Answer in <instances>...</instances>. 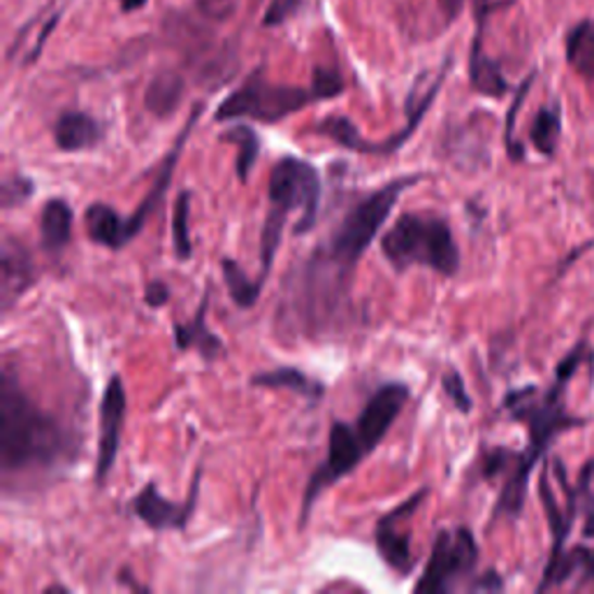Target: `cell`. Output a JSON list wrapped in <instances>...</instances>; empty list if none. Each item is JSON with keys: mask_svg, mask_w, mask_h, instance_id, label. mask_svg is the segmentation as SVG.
I'll return each mask as SVG.
<instances>
[{"mask_svg": "<svg viewBox=\"0 0 594 594\" xmlns=\"http://www.w3.org/2000/svg\"><path fill=\"white\" fill-rule=\"evenodd\" d=\"M420 179L422 175H404L365 195L312 251V256L304 261L298 277L291 281V295H288V307L295 314V324L307 332L334 330L337 318H342L339 314L349 309L355 267L379 237L402 193Z\"/></svg>", "mask_w": 594, "mask_h": 594, "instance_id": "1", "label": "cell"}, {"mask_svg": "<svg viewBox=\"0 0 594 594\" xmlns=\"http://www.w3.org/2000/svg\"><path fill=\"white\" fill-rule=\"evenodd\" d=\"M71 451L61 422L42 412L16 379L5 371L0 381V467L10 473L54 469Z\"/></svg>", "mask_w": 594, "mask_h": 594, "instance_id": "2", "label": "cell"}, {"mask_svg": "<svg viewBox=\"0 0 594 594\" xmlns=\"http://www.w3.org/2000/svg\"><path fill=\"white\" fill-rule=\"evenodd\" d=\"M381 253L397 271L428 267L437 275L455 277L460 249L446 218L428 212H406L381 235Z\"/></svg>", "mask_w": 594, "mask_h": 594, "instance_id": "3", "label": "cell"}, {"mask_svg": "<svg viewBox=\"0 0 594 594\" xmlns=\"http://www.w3.org/2000/svg\"><path fill=\"white\" fill-rule=\"evenodd\" d=\"M559 390L553 388V393L546 397H534V388L522 390V393H514L506 397V409L511 412L516 420L528 422L530 428V448L528 453L518 455V465L508 477L502 497L497 504V516L516 518L522 511L525 495H528V479L530 471L536 465L541 453L546 451L551 439L573 426V420L563 412V406L557 402Z\"/></svg>", "mask_w": 594, "mask_h": 594, "instance_id": "4", "label": "cell"}, {"mask_svg": "<svg viewBox=\"0 0 594 594\" xmlns=\"http://www.w3.org/2000/svg\"><path fill=\"white\" fill-rule=\"evenodd\" d=\"M314 89L286 87L271 84L261 73H253L240 89L232 91L216 110V122H232V118H253L261 124H279L307 105L316 103Z\"/></svg>", "mask_w": 594, "mask_h": 594, "instance_id": "5", "label": "cell"}, {"mask_svg": "<svg viewBox=\"0 0 594 594\" xmlns=\"http://www.w3.org/2000/svg\"><path fill=\"white\" fill-rule=\"evenodd\" d=\"M269 212L281 220H288L293 212H300L295 235L314 230L320 207V177L318 169L295 156H283L271 167L267 184Z\"/></svg>", "mask_w": 594, "mask_h": 594, "instance_id": "6", "label": "cell"}, {"mask_svg": "<svg viewBox=\"0 0 594 594\" xmlns=\"http://www.w3.org/2000/svg\"><path fill=\"white\" fill-rule=\"evenodd\" d=\"M369 453L375 451L369 448L358 426H351L346 420H332L326 460L320 463V467L309 477L307 488H304V497L300 506V530L307 528L312 508L316 506L318 497L324 495L328 488L337 485L339 481L346 479L349 473L358 469Z\"/></svg>", "mask_w": 594, "mask_h": 594, "instance_id": "7", "label": "cell"}, {"mask_svg": "<svg viewBox=\"0 0 594 594\" xmlns=\"http://www.w3.org/2000/svg\"><path fill=\"white\" fill-rule=\"evenodd\" d=\"M479 563V546L469 528L441 530L432 546L428 567L422 571L414 592L441 594L457 587Z\"/></svg>", "mask_w": 594, "mask_h": 594, "instance_id": "8", "label": "cell"}, {"mask_svg": "<svg viewBox=\"0 0 594 594\" xmlns=\"http://www.w3.org/2000/svg\"><path fill=\"white\" fill-rule=\"evenodd\" d=\"M444 75H446V67L439 73V77L432 81V87L426 91V96H422L418 103L416 98L412 96L409 105H406V112H409V122H406V126L402 130H397L393 138H388L383 142H369L365 140L361 130L355 128V124L351 122V118L346 116H326L320 118V122L314 126V132L316 135H324V138L332 140L334 144L344 147L349 151H355V154H371V156H390V154H397V151L406 144V140L412 138V135L416 132L418 124L422 122V116L428 114V110L432 108L434 98L441 89V81H444Z\"/></svg>", "mask_w": 594, "mask_h": 594, "instance_id": "9", "label": "cell"}, {"mask_svg": "<svg viewBox=\"0 0 594 594\" xmlns=\"http://www.w3.org/2000/svg\"><path fill=\"white\" fill-rule=\"evenodd\" d=\"M428 495L430 488H420L409 500H404L400 506H395L393 511L383 514L375 528V543L379 555L383 557V563L400 576H409L418 565V557L412 548V532L402 530L400 525L406 518L416 516V511L422 506V502L428 500Z\"/></svg>", "mask_w": 594, "mask_h": 594, "instance_id": "10", "label": "cell"}, {"mask_svg": "<svg viewBox=\"0 0 594 594\" xmlns=\"http://www.w3.org/2000/svg\"><path fill=\"white\" fill-rule=\"evenodd\" d=\"M126 412H128L126 388L122 377L114 375L105 386L103 400H100V414H98L100 430H98V453H96V471H93L98 485H105L108 477L116 465Z\"/></svg>", "mask_w": 594, "mask_h": 594, "instance_id": "11", "label": "cell"}, {"mask_svg": "<svg viewBox=\"0 0 594 594\" xmlns=\"http://www.w3.org/2000/svg\"><path fill=\"white\" fill-rule=\"evenodd\" d=\"M200 477H202V469L195 471L189 500H184V502L165 500L159 492L156 483L149 481L138 492V495L130 500L132 514L138 516L147 525V528L154 530V532H181V530H186V528H189V522H191V518L195 514V506H198Z\"/></svg>", "mask_w": 594, "mask_h": 594, "instance_id": "12", "label": "cell"}, {"mask_svg": "<svg viewBox=\"0 0 594 594\" xmlns=\"http://www.w3.org/2000/svg\"><path fill=\"white\" fill-rule=\"evenodd\" d=\"M202 114V105L198 103L189 116V122H186V126L181 128V132L177 135V140L173 144V149H169V154L165 156L161 169H159V175L154 179V184H151V189L149 193L142 198V202L138 207H135V212L130 216L124 218V228H126V240L128 244L135 240V237H138L144 226L149 224V218L156 214V210L163 205V200H165V193L169 189V184H173V177H175V169H177V163L181 159V151L186 147V142H189L191 138V132L198 124V118Z\"/></svg>", "mask_w": 594, "mask_h": 594, "instance_id": "13", "label": "cell"}, {"mask_svg": "<svg viewBox=\"0 0 594 594\" xmlns=\"http://www.w3.org/2000/svg\"><path fill=\"white\" fill-rule=\"evenodd\" d=\"M412 390L406 383L400 381H390L383 383L375 395H371L365 404V409L361 412L355 426H358L361 434L369 444L371 451H377V446L386 439L390 428L395 426V420L400 418L404 404L409 402Z\"/></svg>", "mask_w": 594, "mask_h": 594, "instance_id": "14", "label": "cell"}, {"mask_svg": "<svg viewBox=\"0 0 594 594\" xmlns=\"http://www.w3.org/2000/svg\"><path fill=\"white\" fill-rule=\"evenodd\" d=\"M36 281L38 271L30 253L12 237H5L3 253H0V302H3V312H10L12 304Z\"/></svg>", "mask_w": 594, "mask_h": 594, "instance_id": "15", "label": "cell"}, {"mask_svg": "<svg viewBox=\"0 0 594 594\" xmlns=\"http://www.w3.org/2000/svg\"><path fill=\"white\" fill-rule=\"evenodd\" d=\"M207 312H210V291L202 295L195 316L191 320H186V324H175L173 332H175V346L179 351H198L202 361L212 363L226 353V344L214 334V330H210Z\"/></svg>", "mask_w": 594, "mask_h": 594, "instance_id": "16", "label": "cell"}, {"mask_svg": "<svg viewBox=\"0 0 594 594\" xmlns=\"http://www.w3.org/2000/svg\"><path fill=\"white\" fill-rule=\"evenodd\" d=\"M103 126L87 112H63L54 126V142L65 154L89 151L103 142Z\"/></svg>", "mask_w": 594, "mask_h": 594, "instance_id": "17", "label": "cell"}, {"mask_svg": "<svg viewBox=\"0 0 594 594\" xmlns=\"http://www.w3.org/2000/svg\"><path fill=\"white\" fill-rule=\"evenodd\" d=\"M75 214L63 198L47 200L40 210V244L47 253H61L73 240Z\"/></svg>", "mask_w": 594, "mask_h": 594, "instance_id": "18", "label": "cell"}, {"mask_svg": "<svg viewBox=\"0 0 594 594\" xmlns=\"http://www.w3.org/2000/svg\"><path fill=\"white\" fill-rule=\"evenodd\" d=\"M84 226H87L91 242L98 247H105L110 251L128 247L124 216L105 205V202H93V205L87 207V212H84Z\"/></svg>", "mask_w": 594, "mask_h": 594, "instance_id": "19", "label": "cell"}, {"mask_svg": "<svg viewBox=\"0 0 594 594\" xmlns=\"http://www.w3.org/2000/svg\"><path fill=\"white\" fill-rule=\"evenodd\" d=\"M184 77L175 71H163L149 81V89L144 96L147 110L156 118H167L177 112L184 98Z\"/></svg>", "mask_w": 594, "mask_h": 594, "instance_id": "20", "label": "cell"}, {"mask_svg": "<svg viewBox=\"0 0 594 594\" xmlns=\"http://www.w3.org/2000/svg\"><path fill=\"white\" fill-rule=\"evenodd\" d=\"M251 386L269 388V390L286 388V390H293V393L304 395V397H309V400H318L320 395H324V390H326L324 383L312 379V377H307L298 367H279V369L263 371V375H256V377L251 379Z\"/></svg>", "mask_w": 594, "mask_h": 594, "instance_id": "21", "label": "cell"}, {"mask_svg": "<svg viewBox=\"0 0 594 594\" xmlns=\"http://www.w3.org/2000/svg\"><path fill=\"white\" fill-rule=\"evenodd\" d=\"M469 79H471L473 89L483 96H490V98H502L508 91V84L502 77L500 65L483 54L479 38H477V42H473V49H471Z\"/></svg>", "mask_w": 594, "mask_h": 594, "instance_id": "22", "label": "cell"}, {"mask_svg": "<svg viewBox=\"0 0 594 594\" xmlns=\"http://www.w3.org/2000/svg\"><path fill=\"white\" fill-rule=\"evenodd\" d=\"M220 140L237 147L235 173H237V179H240L242 184H247L251 173H253V167H256V163H258V156H261L258 132L253 130L251 126L242 124V126H232L228 132L220 135Z\"/></svg>", "mask_w": 594, "mask_h": 594, "instance_id": "23", "label": "cell"}, {"mask_svg": "<svg viewBox=\"0 0 594 594\" xmlns=\"http://www.w3.org/2000/svg\"><path fill=\"white\" fill-rule=\"evenodd\" d=\"M220 271H224L226 288H228V295L232 298V302L240 309H251L253 304L258 302L265 286H261L258 279H249L247 271L228 256L220 258Z\"/></svg>", "mask_w": 594, "mask_h": 594, "instance_id": "24", "label": "cell"}, {"mask_svg": "<svg viewBox=\"0 0 594 594\" xmlns=\"http://www.w3.org/2000/svg\"><path fill=\"white\" fill-rule=\"evenodd\" d=\"M567 61L573 65V71L594 79V24L583 22L576 26L567 38Z\"/></svg>", "mask_w": 594, "mask_h": 594, "instance_id": "25", "label": "cell"}, {"mask_svg": "<svg viewBox=\"0 0 594 594\" xmlns=\"http://www.w3.org/2000/svg\"><path fill=\"white\" fill-rule=\"evenodd\" d=\"M191 191H179L173 207V249L175 256L186 263L193 258V240H191Z\"/></svg>", "mask_w": 594, "mask_h": 594, "instance_id": "26", "label": "cell"}, {"mask_svg": "<svg viewBox=\"0 0 594 594\" xmlns=\"http://www.w3.org/2000/svg\"><path fill=\"white\" fill-rule=\"evenodd\" d=\"M559 130H563V122H559V112L543 108L532 122L530 138L536 151H541L543 156H553L557 142H559Z\"/></svg>", "mask_w": 594, "mask_h": 594, "instance_id": "27", "label": "cell"}, {"mask_svg": "<svg viewBox=\"0 0 594 594\" xmlns=\"http://www.w3.org/2000/svg\"><path fill=\"white\" fill-rule=\"evenodd\" d=\"M36 193V181L26 175H10L3 179V186H0V205L5 210L20 207L24 202H28Z\"/></svg>", "mask_w": 594, "mask_h": 594, "instance_id": "28", "label": "cell"}, {"mask_svg": "<svg viewBox=\"0 0 594 594\" xmlns=\"http://www.w3.org/2000/svg\"><path fill=\"white\" fill-rule=\"evenodd\" d=\"M312 89H314L318 100H328V98H334V96H339L344 91V79H342V75L334 71V67L318 65L314 71Z\"/></svg>", "mask_w": 594, "mask_h": 594, "instance_id": "29", "label": "cell"}, {"mask_svg": "<svg viewBox=\"0 0 594 594\" xmlns=\"http://www.w3.org/2000/svg\"><path fill=\"white\" fill-rule=\"evenodd\" d=\"M441 386H444V393L451 397V402L457 406V409H460L463 414L471 412V400L465 390V381L460 377V371H455V369L446 371L444 379H441Z\"/></svg>", "mask_w": 594, "mask_h": 594, "instance_id": "30", "label": "cell"}, {"mask_svg": "<svg viewBox=\"0 0 594 594\" xmlns=\"http://www.w3.org/2000/svg\"><path fill=\"white\" fill-rule=\"evenodd\" d=\"M530 84H532V79H528V81L522 84V89L518 91V96L514 100V108H511V112H508V118H506V147H508V154H511V159H520L522 156L520 147L514 140V132H516V116H518V110H520L522 100H525V93H528V89H530Z\"/></svg>", "mask_w": 594, "mask_h": 594, "instance_id": "31", "label": "cell"}, {"mask_svg": "<svg viewBox=\"0 0 594 594\" xmlns=\"http://www.w3.org/2000/svg\"><path fill=\"white\" fill-rule=\"evenodd\" d=\"M240 0H198V8L202 14H207L214 22H224L235 12Z\"/></svg>", "mask_w": 594, "mask_h": 594, "instance_id": "32", "label": "cell"}, {"mask_svg": "<svg viewBox=\"0 0 594 594\" xmlns=\"http://www.w3.org/2000/svg\"><path fill=\"white\" fill-rule=\"evenodd\" d=\"M300 0H271V5L265 14V26H277L283 24L288 16L298 12Z\"/></svg>", "mask_w": 594, "mask_h": 594, "instance_id": "33", "label": "cell"}, {"mask_svg": "<svg viewBox=\"0 0 594 594\" xmlns=\"http://www.w3.org/2000/svg\"><path fill=\"white\" fill-rule=\"evenodd\" d=\"M144 302H147V307H151V309L165 307V304L169 302V288H167V283H163V281H149L147 291H144Z\"/></svg>", "mask_w": 594, "mask_h": 594, "instance_id": "34", "label": "cell"}, {"mask_svg": "<svg viewBox=\"0 0 594 594\" xmlns=\"http://www.w3.org/2000/svg\"><path fill=\"white\" fill-rule=\"evenodd\" d=\"M467 3V0H441V5H444V12H448V16L453 20V16H457V12L463 10V5ZM488 0H473V5H477V10L481 12L485 8Z\"/></svg>", "mask_w": 594, "mask_h": 594, "instance_id": "35", "label": "cell"}, {"mask_svg": "<svg viewBox=\"0 0 594 594\" xmlns=\"http://www.w3.org/2000/svg\"><path fill=\"white\" fill-rule=\"evenodd\" d=\"M471 590H502V581H500V576L495 571H490V573L483 576V579H479L477 583H473Z\"/></svg>", "mask_w": 594, "mask_h": 594, "instance_id": "36", "label": "cell"}, {"mask_svg": "<svg viewBox=\"0 0 594 594\" xmlns=\"http://www.w3.org/2000/svg\"><path fill=\"white\" fill-rule=\"evenodd\" d=\"M118 3H122V8H124L126 12H135V10L144 8V5L149 3V0H118Z\"/></svg>", "mask_w": 594, "mask_h": 594, "instance_id": "37", "label": "cell"}]
</instances>
